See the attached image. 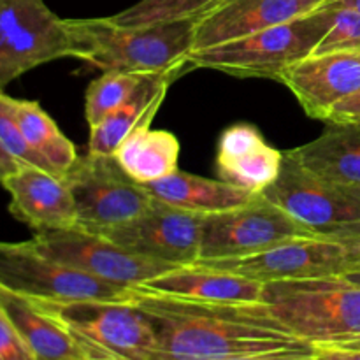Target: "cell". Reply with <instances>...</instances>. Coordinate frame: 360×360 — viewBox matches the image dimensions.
Instances as JSON below:
<instances>
[{"label":"cell","instance_id":"1","mask_svg":"<svg viewBox=\"0 0 360 360\" xmlns=\"http://www.w3.org/2000/svg\"><path fill=\"white\" fill-rule=\"evenodd\" d=\"M130 301L157 338L153 360H232L281 352H313L266 302L221 304L151 294L134 287Z\"/></svg>","mask_w":360,"mask_h":360},{"label":"cell","instance_id":"2","mask_svg":"<svg viewBox=\"0 0 360 360\" xmlns=\"http://www.w3.org/2000/svg\"><path fill=\"white\" fill-rule=\"evenodd\" d=\"M195 20L127 27L111 18L67 20L72 55L95 69L132 74H183L193 48Z\"/></svg>","mask_w":360,"mask_h":360},{"label":"cell","instance_id":"3","mask_svg":"<svg viewBox=\"0 0 360 360\" xmlns=\"http://www.w3.org/2000/svg\"><path fill=\"white\" fill-rule=\"evenodd\" d=\"M264 302L290 333L311 347L360 341V285L347 278L271 281Z\"/></svg>","mask_w":360,"mask_h":360},{"label":"cell","instance_id":"4","mask_svg":"<svg viewBox=\"0 0 360 360\" xmlns=\"http://www.w3.org/2000/svg\"><path fill=\"white\" fill-rule=\"evenodd\" d=\"M334 11L322 6L295 20L274 25L248 37L214 48L190 53L186 65L210 69L236 77H267L278 81L281 74L316 49L326 35Z\"/></svg>","mask_w":360,"mask_h":360},{"label":"cell","instance_id":"5","mask_svg":"<svg viewBox=\"0 0 360 360\" xmlns=\"http://www.w3.org/2000/svg\"><path fill=\"white\" fill-rule=\"evenodd\" d=\"M74 340L83 360H153L157 338L132 301L39 302Z\"/></svg>","mask_w":360,"mask_h":360},{"label":"cell","instance_id":"6","mask_svg":"<svg viewBox=\"0 0 360 360\" xmlns=\"http://www.w3.org/2000/svg\"><path fill=\"white\" fill-rule=\"evenodd\" d=\"M262 195L311 234H360V186L330 181L285 151L276 181Z\"/></svg>","mask_w":360,"mask_h":360},{"label":"cell","instance_id":"7","mask_svg":"<svg viewBox=\"0 0 360 360\" xmlns=\"http://www.w3.org/2000/svg\"><path fill=\"white\" fill-rule=\"evenodd\" d=\"M239 273L262 283L345 278L360 269V234H306L253 257L199 262Z\"/></svg>","mask_w":360,"mask_h":360},{"label":"cell","instance_id":"8","mask_svg":"<svg viewBox=\"0 0 360 360\" xmlns=\"http://www.w3.org/2000/svg\"><path fill=\"white\" fill-rule=\"evenodd\" d=\"M0 287L39 302L129 301L134 290L65 266L32 241H0Z\"/></svg>","mask_w":360,"mask_h":360},{"label":"cell","instance_id":"9","mask_svg":"<svg viewBox=\"0 0 360 360\" xmlns=\"http://www.w3.org/2000/svg\"><path fill=\"white\" fill-rule=\"evenodd\" d=\"M65 179L76 200V227L94 234L130 224L155 202L143 185L122 171L115 157H79Z\"/></svg>","mask_w":360,"mask_h":360},{"label":"cell","instance_id":"10","mask_svg":"<svg viewBox=\"0 0 360 360\" xmlns=\"http://www.w3.org/2000/svg\"><path fill=\"white\" fill-rule=\"evenodd\" d=\"M70 55L67 20L44 0H0V90L28 70Z\"/></svg>","mask_w":360,"mask_h":360},{"label":"cell","instance_id":"11","mask_svg":"<svg viewBox=\"0 0 360 360\" xmlns=\"http://www.w3.org/2000/svg\"><path fill=\"white\" fill-rule=\"evenodd\" d=\"M311 234L281 207L257 193L243 206L206 214L199 262L259 255L287 239Z\"/></svg>","mask_w":360,"mask_h":360},{"label":"cell","instance_id":"12","mask_svg":"<svg viewBox=\"0 0 360 360\" xmlns=\"http://www.w3.org/2000/svg\"><path fill=\"white\" fill-rule=\"evenodd\" d=\"M39 252L84 274L122 287H137L172 266L137 255L109 238L79 227L35 232L30 239Z\"/></svg>","mask_w":360,"mask_h":360},{"label":"cell","instance_id":"13","mask_svg":"<svg viewBox=\"0 0 360 360\" xmlns=\"http://www.w3.org/2000/svg\"><path fill=\"white\" fill-rule=\"evenodd\" d=\"M202 227L204 214L155 200L139 218L102 236L137 255L179 267L199 262Z\"/></svg>","mask_w":360,"mask_h":360},{"label":"cell","instance_id":"14","mask_svg":"<svg viewBox=\"0 0 360 360\" xmlns=\"http://www.w3.org/2000/svg\"><path fill=\"white\" fill-rule=\"evenodd\" d=\"M304 112L326 122L347 97L360 90V51L311 53L280 76Z\"/></svg>","mask_w":360,"mask_h":360},{"label":"cell","instance_id":"15","mask_svg":"<svg viewBox=\"0 0 360 360\" xmlns=\"http://www.w3.org/2000/svg\"><path fill=\"white\" fill-rule=\"evenodd\" d=\"M327 0H221L195 20L192 53L248 37L313 13Z\"/></svg>","mask_w":360,"mask_h":360},{"label":"cell","instance_id":"16","mask_svg":"<svg viewBox=\"0 0 360 360\" xmlns=\"http://www.w3.org/2000/svg\"><path fill=\"white\" fill-rule=\"evenodd\" d=\"M0 185L9 192V211L34 232L77 225L76 200L65 178L37 165L21 164Z\"/></svg>","mask_w":360,"mask_h":360},{"label":"cell","instance_id":"17","mask_svg":"<svg viewBox=\"0 0 360 360\" xmlns=\"http://www.w3.org/2000/svg\"><path fill=\"white\" fill-rule=\"evenodd\" d=\"M136 288L186 301L252 304L264 302L266 283L221 267L197 262L165 271Z\"/></svg>","mask_w":360,"mask_h":360},{"label":"cell","instance_id":"18","mask_svg":"<svg viewBox=\"0 0 360 360\" xmlns=\"http://www.w3.org/2000/svg\"><path fill=\"white\" fill-rule=\"evenodd\" d=\"M285 151L271 146L259 129L236 123L221 132L217 148L218 179L252 193H262L280 176Z\"/></svg>","mask_w":360,"mask_h":360},{"label":"cell","instance_id":"19","mask_svg":"<svg viewBox=\"0 0 360 360\" xmlns=\"http://www.w3.org/2000/svg\"><path fill=\"white\" fill-rule=\"evenodd\" d=\"M176 77V74H146L136 91L120 108L105 116L101 123L90 127L88 153L97 157H115L120 144L134 130L151 125L167 95L169 84Z\"/></svg>","mask_w":360,"mask_h":360},{"label":"cell","instance_id":"20","mask_svg":"<svg viewBox=\"0 0 360 360\" xmlns=\"http://www.w3.org/2000/svg\"><path fill=\"white\" fill-rule=\"evenodd\" d=\"M316 139L294 148L292 155L315 174L360 186V122H326Z\"/></svg>","mask_w":360,"mask_h":360},{"label":"cell","instance_id":"21","mask_svg":"<svg viewBox=\"0 0 360 360\" xmlns=\"http://www.w3.org/2000/svg\"><path fill=\"white\" fill-rule=\"evenodd\" d=\"M158 202L199 214H213L243 206L257 193L246 192L221 179H207L190 172L176 171L158 181L143 185Z\"/></svg>","mask_w":360,"mask_h":360},{"label":"cell","instance_id":"22","mask_svg":"<svg viewBox=\"0 0 360 360\" xmlns=\"http://www.w3.org/2000/svg\"><path fill=\"white\" fill-rule=\"evenodd\" d=\"M0 306L37 360H83L72 338L34 301L0 287Z\"/></svg>","mask_w":360,"mask_h":360},{"label":"cell","instance_id":"23","mask_svg":"<svg viewBox=\"0 0 360 360\" xmlns=\"http://www.w3.org/2000/svg\"><path fill=\"white\" fill-rule=\"evenodd\" d=\"M179 150L174 134L144 125L120 144L115 160L130 179L148 185L178 171Z\"/></svg>","mask_w":360,"mask_h":360},{"label":"cell","instance_id":"24","mask_svg":"<svg viewBox=\"0 0 360 360\" xmlns=\"http://www.w3.org/2000/svg\"><path fill=\"white\" fill-rule=\"evenodd\" d=\"M13 109L25 143L32 153L41 160L46 171L65 178L79 158L72 141L58 129L55 120L37 101L13 97Z\"/></svg>","mask_w":360,"mask_h":360},{"label":"cell","instance_id":"25","mask_svg":"<svg viewBox=\"0 0 360 360\" xmlns=\"http://www.w3.org/2000/svg\"><path fill=\"white\" fill-rule=\"evenodd\" d=\"M221 0H139L129 9L120 11L111 18L115 23L127 27L167 23V21L193 20L206 14Z\"/></svg>","mask_w":360,"mask_h":360},{"label":"cell","instance_id":"26","mask_svg":"<svg viewBox=\"0 0 360 360\" xmlns=\"http://www.w3.org/2000/svg\"><path fill=\"white\" fill-rule=\"evenodd\" d=\"M144 76L146 74L108 70L91 81L84 97V116L88 125H97L116 108H120L136 91Z\"/></svg>","mask_w":360,"mask_h":360},{"label":"cell","instance_id":"27","mask_svg":"<svg viewBox=\"0 0 360 360\" xmlns=\"http://www.w3.org/2000/svg\"><path fill=\"white\" fill-rule=\"evenodd\" d=\"M327 6V4H323ZM334 11L326 35L313 53L360 51V13L352 7L327 6Z\"/></svg>","mask_w":360,"mask_h":360},{"label":"cell","instance_id":"28","mask_svg":"<svg viewBox=\"0 0 360 360\" xmlns=\"http://www.w3.org/2000/svg\"><path fill=\"white\" fill-rule=\"evenodd\" d=\"M0 143L20 164L37 165V167L44 169L41 160L32 153L28 144L25 143L23 134L18 125L16 116H14L13 97L4 90H0Z\"/></svg>","mask_w":360,"mask_h":360},{"label":"cell","instance_id":"29","mask_svg":"<svg viewBox=\"0 0 360 360\" xmlns=\"http://www.w3.org/2000/svg\"><path fill=\"white\" fill-rule=\"evenodd\" d=\"M0 360H37L2 306H0Z\"/></svg>","mask_w":360,"mask_h":360},{"label":"cell","instance_id":"30","mask_svg":"<svg viewBox=\"0 0 360 360\" xmlns=\"http://www.w3.org/2000/svg\"><path fill=\"white\" fill-rule=\"evenodd\" d=\"M326 122H360V90L334 105Z\"/></svg>","mask_w":360,"mask_h":360},{"label":"cell","instance_id":"31","mask_svg":"<svg viewBox=\"0 0 360 360\" xmlns=\"http://www.w3.org/2000/svg\"><path fill=\"white\" fill-rule=\"evenodd\" d=\"M315 360H360V347L315 348Z\"/></svg>","mask_w":360,"mask_h":360},{"label":"cell","instance_id":"32","mask_svg":"<svg viewBox=\"0 0 360 360\" xmlns=\"http://www.w3.org/2000/svg\"><path fill=\"white\" fill-rule=\"evenodd\" d=\"M232 360H315V350L313 352H281V354L255 355V357H243Z\"/></svg>","mask_w":360,"mask_h":360},{"label":"cell","instance_id":"33","mask_svg":"<svg viewBox=\"0 0 360 360\" xmlns=\"http://www.w3.org/2000/svg\"><path fill=\"white\" fill-rule=\"evenodd\" d=\"M20 165V162H18L16 158L4 148V144L0 143V183H2L7 176L13 174Z\"/></svg>","mask_w":360,"mask_h":360},{"label":"cell","instance_id":"34","mask_svg":"<svg viewBox=\"0 0 360 360\" xmlns=\"http://www.w3.org/2000/svg\"><path fill=\"white\" fill-rule=\"evenodd\" d=\"M327 6H343L352 7V9L359 11L360 13V0H327Z\"/></svg>","mask_w":360,"mask_h":360},{"label":"cell","instance_id":"35","mask_svg":"<svg viewBox=\"0 0 360 360\" xmlns=\"http://www.w3.org/2000/svg\"><path fill=\"white\" fill-rule=\"evenodd\" d=\"M345 278H347V280H350V281H354V283L360 285V269L355 271V273L348 274V276H345Z\"/></svg>","mask_w":360,"mask_h":360},{"label":"cell","instance_id":"36","mask_svg":"<svg viewBox=\"0 0 360 360\" xmlns=\"http://www.w3.org/2000/svg\"><path fill=\"white\" fill-rule=\"evenodd\" d=\"M345 347H360V341H359V343H354V345H345Z\"/></svg>","mask_w":360,"mask_h":360}]
</instances>
